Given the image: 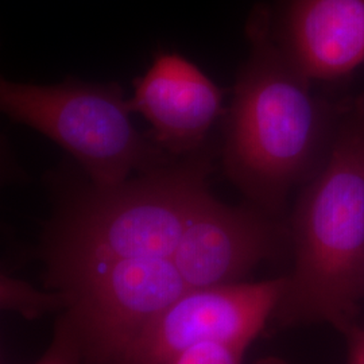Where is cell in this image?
<instances>
[{"instance_id": "52a82bcc", "label": "cell", "mask_w": 364, "mask_h": 364, "mask_svg": "<svg viewBox=\"0 0 364 364\" xmlns=\"http://www.w3.org/2000/svg\"><path fill=\"white\" fill-rule=\"evenodd\" d=\"M278 232L264 215L207 196L182 231L173 262L191 289L240 282L273 257Z\"/></svg>"}, {"instance_id": "ba28073f", "label": "cell", "mask_w": 364, "mask_h": 364, "mask_svg": "<svg viewBox=\"0 0 364 364\" xmlns=\"http://www.w3.org/2000/svg\"><path fill=\"white\" fill-rule=\"evenodd\" d=\"M151 126V139L170 156L201 149L223 103L220 88L177 53H159L153 65L134 82L129 100Z\"/></svg>"}, {"instance_id": "8992f818", "label": "cell", "mask_w": 364, "mask_h": 364, "mask_svg": "<svg viewBox=\"0 0 364 364\" xmlns=\"http://www.w3.org/2000/svg\"><path fill=\"white\" fill-rule=\"evenodd\" d=\"M285 278L191 289L150 321L112 364H165L204 343L248 348L272 321Z\"/></svg>"}, {"instance_id": "277c9868", "label": "cell", "mask_w": 364, "mask_h": 364, "mask_svg": "<svg viewBox=\"0 0 364 364\" xmlns=\"http://www.w3.org/2000/svg\"><path fill=\"white\" fill-rule=\"evenodd\" d=\"M1 111L63 146L85 170L92 183L114 186L132 170L151 169L169 161L131 122L130 103L117 82L68 78L55 85L1 80Z\"/></svg>"}, {"instance_id": "9c48e42d", "label": "cell", "mask_w": 364, "mask_h": 364, "mask_svg": "<svg viewBox=\"0 0 364 364\" xmlns=\"http://www.w3.org/2000/svg\"><path fill=\"white\" fill-rule=\"evenodd\" d=\"M281 39L305 77L344 76L364 63V0H290Z\"/></svg>"}, {"instance_id": "8fae6325", "label": "cell", "mask_w": 364, "mask_h": 364, "mask_svg": "<svg viewBox=\"0 0 364 364\" xmlns=\"http://www.w3.org/2000/svg\"><path fill=\"white\" fill-rule=\"evenodd\" d=\"M82 348L76 326L68 313H64L57 326L52 343L34 364H80Z\"/></svg>"}, {"instance_id": "6da1fadb", "label": "cell", "mask_w": 364, "mask_h": 364, "mask_svg": "<svg viewBox=\"0 0 364 364\" xmlns=\"http://www.w3.org/2000/svg\"><path fill=\"white\" fill-rule=\"evenodd\" d=\"M212 156L196 150L114 186L75 192L53 224L46 282L64 291L92 269L122 259H173L183 227L210 195Z\"/></svg>"}, {"instance_id": "4fadbf2b", "label": "cell", "mask_w": 364, "mask_h": 364, "mask_svg": "<svg viewBox=\"0 0 364 364\" xmlns=\"http://www.w3.org/2000/svg\"><path fill=\"white\" fill-rule=\"evenodd\" d=\"M344 335L348 341V362L347 364H364V328L350 326Z\"/></svg>"}, {"instance_id": "30bf717a", "label": "cell", "mask_w": 364, "mask_h": 364, "mask_svg": "<svg viewBox=\"0 0 364 364\" xmlns=\"http://www.w3.org/2000/svg\"><path fill=\"white\" fill-rule=\"evenodd\" d=\"M0 305L1 309L18 313L33 321L55 311H66L69 299L63 291L39 290L22 279L1 275Z\"/></svg>"}, {"instance_id": "3957f363", "label": "cell", "mask_w": 364, "mask_h": 364, "mask_svg": "<svg viewBox=\"0 0 364 364\" xmlns=\"http://www.w3.org/2000/svg\"><path fill=\"white\" fill-rule=\"evenodd\" d=\"M252 54L235 87L223 165L262 207L275 209L312 154L318 117L308 80L270 38L264 10L248 23Z\"/></svg>"}, {"instance_id": "7a4b0ae2", "label": "cell", "mask_w": 364, "mask_h": 364, "mask_svg": "<svg viewBox=\"0 0 364 364\" xmlns=\"http://www.w3.org/2000/svg\"><path fill=\"white\" fill-rule=\"evenodd\" d=\"M296 263L272 321L346 332L364 299V129H352L299 201Z\"/></svg>"}, {"instance_id": "5bb4252c", "label": "cell", "mask_w": 364, "mask_h": 364, "mask_svg": "<svg viewBox=\"0 0 364 364\" xmlns=\"http://www.w3.org/2000/svg\"><path fill=\"white\" fill-rule=\"evenodd\" d=\"M264 364H279V363H275V362H274V363H264Z\"/></svg>"}, {"instance_id": "7c38bea8", "label": "cell", "mask_w": 364, "mask_h": 364, "mask_svg": "<svg viewBox=\"0 0 364 364\" xmlns=\"http://www.w3.org/2000/svg\"><path fill=\"white\" fill-rule=\"evenodd\" d=\"M246 350L223 343H204L182 351L165 364H242Z\"/></svg>"}, {"instance_id": "5b68a950", "label": "cell", "mask_w": 364, "mask_h": 364, "mask_svg": "<svg viewBox=\"0 0 364 364\" xmlns=\"http://www.w3.org/2000/svg\"><path fill=\"white\" fill-rule=\"evenodd\" d=\"M189 287L173 259H122L78 277L63 293L82 358L112 364L139 332Z\"/></svg>"}]
</instances>
